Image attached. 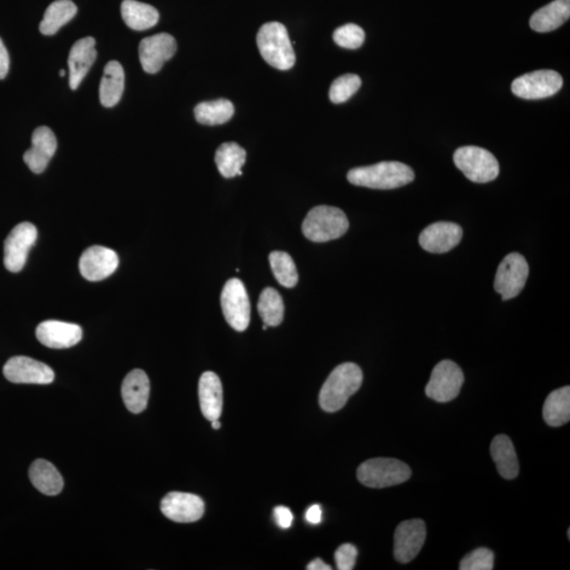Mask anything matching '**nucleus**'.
I'll return each instance as SVG.
<instances>
[{"mask_svg":"<svg viewBox=\"0 0 570 570\" xmlns=\"http://www.w3.org/2000/svg\"><path fill=\"white\" fill-rule=\"evenodd\" d=\"M363 381V371L357 365L346 363L337 366L319 393L320 407L329 413L339 411L362 387Z\"/></svg>","mask_w":570,"mask_h":570,"instance_id":"1","label":"nucleus"},{"mask_svg":"<svg viewBox=\"0 0 570 570\" xmlns=\"http://www.w3.org/2000/svg\"><path fill=\"white\" fill-rule=\"evenodd\" d=\"M415 179L412 168L400 162H381L375 165L354 168L348 173V182L372 189L403 188Z\"/></svg>","mask_w":570,"mask_h":570,"instance_id":"2","label":"nucleus"},{"mask_svg":"<svg viewBox=\"0 0 570 570\" xmlns=\"http://www.w3.org/2000/svg\"><path fill=\"white\" fill-rule=\"evenodd\" d=\"M260 54L270 66L281 71L293 68L296 62L292 42L287 28L282 23L267 22L260 28L257 35Z\"/></svg>","mask_w":570,"mask_h":570,"instance_id":"3","label":"nucleus"},{"mask_svg":"<svg viewBox=\"0 0 570 570\" xmlns=\"http://www.w3.org/2000/svg\"><path fill=\"white\" fill-rule=\"evenodd\" d=\"M348 220L341 209L333 206H316L311 209L302 223V231L308 240L328 242L339 239L348 230Z\"/></svg>","mask_w":570,"mask_h":570,"instance_id":"4","label":"nucleus"},{"mask_svg":"<svg viewBox=\"0 0 570 570\" xmlns=\"http://www.w3.org/2000/svg\"><path fill=\"white\" fill-rule=\"evenodd\" d=\"M411 475L408 465L395 458H372L360 465L357 470L358 481L376 490L403 484Z\"/></svg>","mask_w":570,"mask_h":570,"instance_id":"5","label":"nucleus"},{"mask_svg":"<svg viewBox=\"0 0 570 570\" xmlns=\"http://www.w3.org/2000/svg\"><path fill=\"white\" fill-rule=\"evenodd\" d=\"M455 164L470 181L488 183L496 180L499 173V162L490 151L476 147L458 148L455 156Z\"/></svg>","mask_w":570,"mask_h":570,"instance_id":"6","label":"nucleus"},{"mask_svg":"<svg viewBox=\"0 0 570 570\" xmlns=\"http://www.w3.org/2000/svg\"><path fill=\"white\" fill-rule=\"evenodd\" d=\"M221 306L231 327L238 331H246L251 322V305L240 279L232 278L225 283L221 294Z\"/></svg>","mask_w":570,"mask_h":570,"instance_id":"7","label":"nucleus"},{"mask_svg":"<svg viewBox=\"0 0 570 570\" xmlns=\"http://www.w3.org/2000/svg\"><path fill=\"white\" fill-rule=\"evenodd\" d=\"M563 86L561 75L554 70H538L514 80L511 90L524 100H541L559 92Z\"/></svg>","mask_w":570,"mask_h":570,"instance_id":"8","label":"nucleus"},{"mask_svg":"<svg viewBox=\"0 0 570 570\" xmlns=\"http://www.w3.org/2000/svg\"><path fill=\"white\" fill-rule=\"evenodd\" d=\"M529 275L527 261L519 253H511L499 265L494 289L503 300H509L519 296L525 288Z\"/></svg>","mask_w":570,"mask_h":570,"instance_id":"9","label":"nucleus"},{"mask_svg":"<svg viewBox=\"0 0 570 570\" xmlns=\"http://www.w3.org/2000/svg\"><path fill=\"white\" fill-rule=\"evenodd\" d=\"M464 381L462 369L451 360H443L432 371L426 387L427 397L438 403H448L457 398Z\"/></svg>","mask_w":570,"mask_h":570,"instance_id":"10","label":"nucleus"},{"mask_svg":"<svg viewBox=\"0 0 570 570\" xmlns=\"http://www.w3.org/2000/svg\"><path fill=\"white\" fill-rule=\"evenodd\" d=\"M38 239V230L32 223L23 222L11 231L4 241V264L12 272H21L27 263L28 254Z\"/></svg>","mask_w":570,"mask_h":570,"instance_id":"11","label":"nucleus"},{"mask_svg":"<svg viewBox=\"0 0 570 570\" xmlns=\"http://www.w3.org/2000/svg\"><path fill=\"white\" fill-rule=\"evenodd\" d=\"M176 51L177 42L171 34H155L139 43V62L145 72L158 73L164 63L176 54Z\"/></svg>","mask_w":570,"mask_h":570,"instance_id":"12","label":"nucleus"},{"mask_svg":"<svg viewBox=\"0 0 570 570\" xmlns=\"http://www.w3.org/2000/svg\"><path fill=\"white\" fill-rule=\"evenodd\" d=\"M427 529L420 519L400 523L394 534V557L399 563H409L420 554L426 541Z\"/></svg>","mask_w":570,"mask_h":570,"instance_id":"13","label":"nucleus"},{"mask_svg":"<svg viewBox=\"0 0 570 570\" xmlns=\"http://www.w3.org/2000/svg\"><path fill=\"white\" fill-rule=\"evenodd\" d=\"M4 375L13 383L49 385L54 381V372L46 364L26 356H15L4 366Z\"/></svg>","mask_w":570,"mask_h":570,"instance_id":"14","label":"nucleus"},{"mask_svg":"<svg viewBox=\"0 0 570 570\" xmlns=\"http://www.w3.org/2000/svg\"><path fill=\"white\" fill-rule=\"evenodd\" d=\"M161 510L167 519L173 522L194 523L205 515V505L195 494L171 492L162 499Z\"/></svg>","mask_w":570,"mask_h":570,"instance_id":"15","label":"nucleus"},{"mask_svg":"<svg viewBox=\"0 0 570 570\" xmlns=\"http://www.w3.org/2000/svg\"><path fill=\"white\" fill-rule=\"evenodd\" d=\"M118 255L100 246L87 248L80 259V272L87 281H101L112 276L119 266Z\"/></svg>","mask_w":570,"mask_h":570,"instance_id":"16","label":"nucleus"},{"mask_svg":"<svg viewBox=\"0 0 570 570\" xmlns=\"http://www.w3.org/2000/svg\"><path fill=\"white\" fill-rule=\"evenodd\" d=\"M462 238L461 226L452 222H438L422 231L420 244L429 253L445 254L457 247Z\"/></svg>","mask_w":570,"mask_h":570,"instance_id":"17","label":"nucleus"},{"mask_svg":"<svg viewBox=\"0 0 570 570\" xmlns=\"http://www.w3.org/2000/svg\"><path fill=\"white\" fill-rule=\"evenodd\" d=\"M38 339L51 348H71L83 339V330L78 324L46 320L37 329Z\"/></svg>","mask_w":570,"mask_h":570,"instance_id":"18","label":"nucleus"},{"mask_svg":"<svg viewBox=\"0 0 570 570\" xmlns=\"http://www.w3.org/2000/svg\"><path fill=\"white\" fill-rule=\"evenodd\" d=\"M57 149L56 137L49 127L37 128L32 136V147L23 155V161L34 173H42L54 158Z\"/></svg>","mask_w":570,"mask_h":570,"instance_id":"19","label":"nucleus"},{"mask_svg":"<svg viewBox=\"0 0 570 570\" xmlns=\"http://www.w3.org/2000/svg\"><path fill=\"white\" fill-rule=\"evenodd\" d=\"M96 56V39L91 37L81 38L72 46L68 58L70 88H79Z\"/></svg>","mask_w":570,"mask_h":570,"instance_id":"20","label":"nucleus"},{"mask_svg":"<svg viewBox=\"0 0 570 570\" xmlns=\"http://www.w3.org/2000/svg\"><path fill=\"white\" fill-rule=\"evenodd\" d=\"M149 393V378L143 370H132L122 383V398L127 409L135 415L147 408Z\"/></svg>","mask_w":570,"mask_h":570,"instance_id":"21","label":"nucleus"},{"mask_svg":"<svg viewBox=\"0 0 570 570\" xmlns=\"http://www.w3.org/2000/svg\"><path fill=\"white\" fill-rule=\"evenodd\" d=\"M199 399L203 415L209 422L219 420L223 408V388L214 372L203 373L199 381Z\"/></svg>","mask_w":570,"mask_h":570,"instance_id":"22","label":"nucleus"},{"mask_svg":"<svg viewBox=\"0 0 570 570\" xmlns=\"http://www.w3.org/2000/svg\"><path fill=\"white\" fill-rule=\"evenodd\" d=\"M570 17V0H555L541 8L532 16L531 28L539 33L556 30L566 23Z\"/></svg>","mask_w":570,"mask_h":570,"instance_id":"23","label":"nucleus"},{"mask_svg":"<svg viewBox=\"0 0 570 570\" xmlns=\"http://www.w3.org/2000/svg\"><path fill=\"white\" fill-rule=\"evenodd\" d=\"M125 87V73L121 63L116 61L109 62L104 69L100 85V101L104 107L116 106L123 96Z\"/></svg>","mask_w":570,"mask_h":570,"instance_id":"24","label":"nucleus"},{"mask_svg":"<svg viewBox=\"0 0 570 570\" xmlns=\"http://www.w3.org/2000/svg\"><path fill=\"white\" fill-rule=\"evenodd\" d=\"M490 453L499 474L506 480L516 479L519 474L520 466L515 446L508 436H496L490 446Z\"/></svg>","mask_w":570,"mask_h":570,"instance_id":"25","label":"nucleus"},{"mask_svg":"<svg viewBox=\"0 0 570 570\" xmlns=\"http://www.w3.org/2000/svg\"><path fill=\"white\" fill-rule=\"evenodd\" d=\"M122 17L126 25L136 31H145L158 23L160 14L153 5L137 2V0H124L121 5Z\"/></svg>","mask_w":570,"mask_h":570,"instance_id":"26","label":"nucleus"},{"mask_svg":"<svg viewBox=\"0 0 570 570\" xmlns=\"http://www.w3.org/2000/svg\"><path fill=\"white\" fill-rule=\"evenodd\" d=\"M29 478L37 490L46 496H56L63 490V480L58 470L46 459H37L29 469Z\"/></svg>","mask_w":570,"mask_h":570,"instance_id":"27","label":"nucleus"},{"mask_svg":"<svg viewBox=\"0 0 570 570\" xmlns=\"http://www.w3.org/2000/svg\"><path fill=\"white\" fill-rule=\"evenodd\" d=\"M77 13V5L71 0H56L46 8L39 30L46 37H51L71 21Z\"/></svg>","mask_w":570,"mask_h":570,"instance_id":"28","label":"nucleus"},{"mask_svg":"<svg viewBox=\"0 0 570 570\" xmlns=\"http://www.w3.org/2000/svg\"><path fill=\"white\" fill-rule=\"evenodd\" d=\"M543 417L551 427H560L570 420V388L563 387L552 391L546 398Z\"/></svg>","mask_w":570,"mask_h":570,"instance_id":"29","label":"nucleus"},{"mask_svg":"<svg viewBox=\"0 0 570 570\" xmlns=\"http://www.w3.org/2000/svg\"><path fill=\"white\" fill-rule=\"evenodd\" d=\"M234 113V105L229 100H224V98L203 102L197 104L195 108V116L197 123L207 126L228 123Z\"/></svg>","mask_w":570,"mask_h":570,"instance_id":"30","label":"nucleus"},{"mask_svg":"<svg viewBox=\"0 0 570 570\" xmlns=\"http://www.w3.org/2000/svg\"><path fill=\"white\" fill-rule=\"evenodd\" d=\"M214 160L224 178L241 176L242 167L247 161V151L237 143H224L217 149Z\"/></svg>","mask_w":570,"mask_h":570,"instance_id":"31","label":"nucleus"},{"mask_svg":"<svg viewBox=\"0 0 570 570\" xmlns=\"http://www.w3.org/2000/svg\"><path fill=\"white\" fill-rule=\"evenodd\" d=\"M258 312L267 327H277L283 322V299L275 289L267 288L261 293Z\"/></svg>","mask_w":570,"mask_h":570,"instance_id":"32","label":"nucleus"},{"mask_svg":"<svg viewBox=\"0 0 570 570\" xmlns=\"http://www.w3.org/2000/svg\"><path fill=\"white\" fill-rule=\"evenodd\" d=\"M270 264L276 281L284 288H294L298 282V272H297L294 260L288 253L272 252L270 255Z\"/></svg>","mask_w":570,"mask_h":570,"instance_id":"33","label":"nucleus"},{"mask_svg":"<svg viewBox=\"0 0 570 570\" xmlns=\"http://www.w3.org/2000/svg\"><path fill=\"white\" fill-rule=\"evenodd\" d=\"M362 86V80L356 74H345L336 79L330 88V100L334 104H342L350 100V98L358 91Z\"/></svg>","mask_w":570,"mask_h":570,"instance_id":"34","label":"nucleus"},{"mask_svg":"<svg viewBox=\"0 0 570 570\" xmlns=\"http://www.w3.org/2000/svg\"><path fill=\"white\" fill-rule=\"evenodd\" d=\"M334 42L345 49H358L365 43V34L363 28L355 23L336 29L333 34Z\"/></svg>","mask_w":570,"mask_h":570,"instance_id":"35","label":"nucleus"},{"mask_svg":"<svg viewBox=\"0 0 570 570\" xmlns=\"http://www.w3.org/2000/svg\"><path fill=\"white\" fill-rule=\"evenodd\" d=\"M494 555L490 549H478L464 557L459 569L461 570H491L493 569Z\"/></svg>","mask_w":570,"mask_h":570,"instance_id":"36","label":"nucleus"},{"mask_svg":"<svg viewBox=\"0 0 570 570\" xmlns=\"http://www.w3.org/2000/svg\"><path fill=\"white\" fill-rule=\"evenodd\" d=\"M358 551L352 544H343L335 552L337 569L352 570L356 564Z\"/></svg>","mask_w":570,"mask_h":570,"instance_id":"37","label":"nucleus"},{"mask_svg":"<svg viewBox=\"0 0 570 570\" xmlns=\"http://www.w3.org/2000/svg\"><path fill=\"white\" fill-rule=\"evenodd\" d=\"M274 516L278 526L283 529L289 528L293 523V514L288 507L278 506L274 510Z\"/></svg>","mask_w":570,"mask_h":570,"instance_id":"38","label":"nucleus"},{"mask_svg":"<svg viewBox=\"0 0 570 570\" xmlns=\"http://www.w3.org/2000/svg\"><path fill=\"white\" fill-rule=\"evenodd\" d=\"M10 68V57L2 38H0V80L7 77Z\"/></svg>","mask_w":570,"mask_h":570,"instance_id":"39","label":"nucleus"},{"mask_svg":"<svg viewBox=\"0 0 570 570\" xmlns=\"http://www.w3.org/2000/svg\"><path fill=\"white\" fill-rule=\"evenodd\" d=\"M306 519L308 523H311V524H319V523L323 520V511L322 508H320V506L313 505L312 507L308 508Z\"/></svg>","mask_w":570,"mask_h":570,"instance_id":"40","label":"nucleus"},{"mask_svg":"<svg viewBox=\"0 0 570 570\" xmlns=\"http://www.w3.org/2000/svg\"><path fill=\"white\" fill-rule=\"evenodd\" d=\"M306 569L308 570H331V567L325 564L322 559H316L308 564Z\"/></svg>","mask_w":570,"mask_h":570,"instance_id":"41","label":"nucleus"},{"mask_svg":"<svg viewBox=\"0 0 570 570\" xmlns=\"http://www.w3.org/2000/svg\"><path fill=\"white\" fill-rule=\"evenodd\" d=\"M212 427L214 430H219L221 428V423L219 422V420L212 421Z\"/></svg>","mask_w":570,"mask_h":570,"instance_id":"42","label":"nucleus"},{"mask_svg":"<svg viewBox=\"0 0 570 570\" xmlns=\"http://www.w3.org/2000/svg\"><path fill=\"white\" fill-rule=\"evenodd\" d=\"M60 75H61V77H65V75H66L65 70L62 69L61 71H60Z\"/></svg>","mask_w":570,"mask_h":570,"instance_id":"43","label":"nucleus"}]
</instances>
